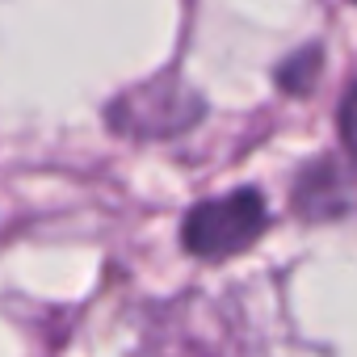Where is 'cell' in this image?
Segmentation results:
<instances>
[{
    "label": "cell",
    "instance_id": "cell-1",
    "mask_svg": "<svg viewBox=\"0 0 357 357\" xmlns=\"http://www.w3.org/2000/svg\"><path fill=\"white\" fill-rule=\"evenodd\" d=\"M265 219L269 211H265L261 190H236L231 198H215L190 211L181 227V244L202 261L231 257V252H244L265 231Z\"/></svg>",
    "mask_w": 357,
    "mask_h": 357
},
{
    "label": "cell",
    "instance_id": "cell-2",
    "mask_svg": "<svg viewBox=\"0 0 357 357\" xmlns=\"http://www.w3.org/2000/svg\"><path fill=\"white\" fill-rule=\"evenodd\" d=\"M311 68H315V51H307L298 68H286V72H282V80H286V84H298V80H303V76H307Z\"/></svg>",
    "mask_w": 357,
    "mask_h": 357
}]
</instances>
